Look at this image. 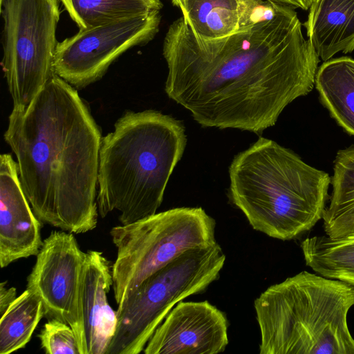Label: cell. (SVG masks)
<instances>
[{"label":"cell","mask_w":354,"mask_h":354,"mask_svg":"<svg viewBox=\"0 0 354 354\" xmlns=\"http://www.w3.org/2000/svg\"><path fill=\"white\" fill-rule=\"evenodd\" d=\"M167 96L203 127L261 133L315 86L319 58L294 8L228 37L198 39L183 17L166 32Z\"/></svg>","instance_id":"obj_1"},{"label":"cell","mask_w":354,"mask_h":354,"mask_svg":"<svg viewBox=\"0 0 354 354\" xmlns=\"http://www.w3.org/2000/svg\"><path fill=\"white\" fill-rule=\"evenodd\" d=\"M3 137L41 222L75 234L95 228L102 137L75 87L55 73L26 109H12Z\"/></svg>","instance_id":"obj_2"},{"label":"cell","mask_w":354,"mask_h":354,"mask_svg":"<svg viewBox=\"0 0 354 354\" xmlns=\"http://www.w3.org/2000/svg\"><path fill=\"white\" fill-rule=\"evenodd\" d=\"M186 143L180 120L155 110L126 112L101 141L100 216L116 209L120 222L127 225L155 214Z\"/></svg>","instance_id":"obj_3"},{"label":"cell","mask_w":354,"mask_h":354,"mask_svg":"<svg viewBox=\"0 0 354 354\" xmlns=\"http://www.w3.org/2000/svg\"><path fill=\"white\" fill-rule=\"evenodd\" d=\"M229 197L256 230L290 240L322 218L331 178L290 149L263 137L229 167Z\"/></svg>","instance_id":"obj_4"},{"label":"cell","mask_w":354,"mask_h":354,"mask_svg":"<svg viewBox=\"0 0 354 354\" xmlns=\"http://www.w3.org/2000/svg\"><path fill=\"white\" fill-rule=\"evenodd\" d=\"M354 287L302 271L254 301L261 354H354L348 313Z\"/></svg>","instance_id":"obj_5"},{"label":"cell","mask_w":354,"mask_h":354,"mask_svg":"<svg viewBox=\"0 0 354 354\" xmlns=\"http://www.w3.org/2000/svg\"><path fill=\"white\" fill-rule=\"evenodd\" d=\"M216 223L201 207H177L110 231L117 248L111 270L118 306L142 281L184 252L214 243Z\"/></svg>","instance_id":"obj_6"},{"label":"cell","mask_w":354,"mask_h":354,"mask_svg":"<svg viewBox=\"0 0 354 354\" xmlns=\"http://www.w3.org/2000/svg\"><path fill=\"white\" fill-rule=\"evenodd\" d=\"M225 255L215 242L188 250L150 275L118 306L106 354H138L172 308L219 277Z\"/></svg>","instance_id":"obj_7"},{"label":"cell","mask_w":354,"mask_h":354,"mask_svg":"<svg viewBox=\"0 0 354 354\" xmlns=\"http://www.w3.org/2000/svg\"><path fill=\"white\" fill-rule=\"evenodd\" d=\"M59 0H3V71L13 109H26L55 74Z\"/></svg>","instance_id":"obj_8"},{"label":"cell","mask_w":354,"mask_h":354,"mask_svg":"<svg viewBox=\"0 0 354 354\" xmlns=\"http://www.w3.org/2000/svg\"><path fill=\"white\" fill-rule=\"evenodd\" d=\"M161 17V12H157L79 30L58 42L55 73L75 88L86 87L101 79L124 52L151 41L159 31Z\"/></svg>","instance_id":"obj_9"},{"label":"cell","mask_w":354,"mask_h":354,"mask_svg":"<svg viewBox=\"0 0 354 354\" xmlns=\"http://www.w3.org/2000/svg\"><path fill=\"white\" fill-rule=\"evenodd\" d=\"M27 279V288L41 299L45 317L68 324L84 354V333L80 315V290L86 252L73 233L53 231L44 239Z\"/></svg>","instance_id":"obj_10"},{"label":"cell","mask_w":354,"mask_h":354,"mask_svg":"<svg viewBox=\"0 0 354 354\" xmlns=\"http://www.w3.org/2000/svg\"><path fill=\"white\" fill-rule=\"evenodd\" d=\"M225 314L207 301H180L156 329L145 354H213L228 344Z\"/></svg>","instance_id":"obj_11"},{"label":"cell","mask_w":354,"mask_h":354,"mask_svg":"<svg viewBox=\"0 0 354 354\" xmlns=\"http://www.w3.org/2000/svg\"><path fill=\"white\" fill-rule=\"evenodd\" d=\"M41 221L21 186L17 162L0 157V266L37 255L43 244Z\"/></svg>","instance_id":"obj_12"},{"label":"cell","mask_w":354,"mask_h":354,"mask_svg":"<svg viewBox=\"0 0 354 354\" xmlns=\"http://www.w3.org/2000/svg\"><path fill=\"white\" fill-rule=\"evenodd\" d=\"M113 283L109 261L102 252L88 250L80 290L84 354H106L115 335L117 311L112 309L107 299Z\"/></svg>","instance_id":"obj_13"},{"label":"cell","mask_w":354,"mask_h":354,"mask_svg":"<svg viewBox=\"0 0 354 354\" xmlns=\"http://www.w3.org/2000/svg\"><path fill=\"white\" fill-rule=\"evenodd\" d=\"M304 23L319 59L354 50V0H314Z\"/></svg>","instance_id":"obj_14"},{"label":"cell","mask_w":354,"mask_h":354,"mask_svg":"<svg viewBox=\"0 0 354 354\" xmlns=\"http://www.w3.org/2000/svg\"><path fill=\"white\" fill-rule=\"evenodd\" d=\"M315 86L330 116L354 136V59H330L317 68Z\"/></svg>","instance_id":"obj_15"},{"label":"cell","mask_w":354,"mask_h":354,"mask_svg":"<svg viewBox=\"0 0 354 354\" xmlns=\"http://www.w3.org/2000/svg\"><path fill=\"white\" fill-rule=\"evenodd\" d=\"M330 184L322 216L325 234L332 239L354 234V145L337 152Z\"/></svg>","instance_id":"obj_16"},{"label":"cell","mask_w":354,"mask_h":354,"mask_svg":"<svg viewBox=\"0 0 354 354\" xmlns=\"http://www.w3.org/2000/svg\"><path fill=\"white\" fill-rule=\"evenodd\" d=\"M194 36L201 41L220 39L239 29L241 0H171Z\"/></svg>","instance_id":"obj_17"},{"label":"cell","mask_w":354,"mask_h":354,"mask_svg":"<svg viewBox=\"0 0 354 354\" xmlns=\"http://www.w3.org/2000/svg\"><path fill=\"white\" fill-rule=\"evenodd\" d=\"M301 248L306 266L315 272L354 287V234L338 239L308 237Z\"/></svg>","instance_id":"obj_18"},{"label":"cell","mask_w":354,"mask_h":354,"mask_svg":"<svg viewBox=\"0 0 354 354\" xmlns=\"http://www.w3.org/2000/svg\"><path fill=\"white\" fill-rule=\"evenodd\" d=\"M79 30L161 12L160 0H59Z\"/></svg>","instance_id":"obj_19"},{"label":"cell","mask_w":354,"mask_h":354,"mask_svg":"<svg viewBox=\"0 0 354 354\" xmlns=\"http://www.w3.org/2000/svg\"><path fill=\"white\" fill-rule=\"evenodd\" d=\"M44 317L41 299L27 288L1 316L0 354H9L24 348Z\"/></svg>","instance_id":"obj_20"},{"label":"cell","mask_w":354,"mask_h":354,"mask_svg":"<svg viewBox=\"0 0 354 354\" xmlns=\"http://www.w3.org/2000/svg\"><path fill=\"white\" fill-rule=\"evenodd\" d=\"M38 336L47 354H80L74 330L64 322L48 319Z\"/></svg>","instance_id":"obj_21"},{"label":"cell","mask_w":354,"mask_h":354,"mask_svg":"<svg viewBox=\"0 0 354 354\" xmlns=\"http://www.w3.org/2000/svg\"><path fill=\"white\" fill-rule=\"evenodd\" d=\"M280 3L269 0H241L239 30L272 19L276 15Z\"/></svg>","instance_id":"obj_22"},{"label":"cell","mask_w":354,"mask_h":354,"mask_svg":"<svg viewBox=\"0 0 354 354\" xmlns=\"http://www.w3.org/2000/svg\"><path fill=\"white\" fill-rule=\"evenodd\" d=\"M7 281L0 284V315L1 316L17 298V290L14 287L8 288Z\"/></svg>","instance_id":"obj_23"},{"label":"cell","mask_w":354,"mask_h":354,"mask_svg":"<svg viewBox=\"0 0 354 354\" xmlns=\"http://www.w3.org/2000/svg\"><path fill=\"white\" fill-rule=\"evenodd\" d=\"M277 3L285 5L292 8L308 10L314 0H269Z\"/></svg>","instance_id":"obj_24"},{"label":"cell","mask_w":354,"mask_h":354,"mask_svg":"<svg viewBox=\"0 0 354 354\" xmlns=\"http://www.w3.org/2000/svg\"><path fill=\"white\" fill-rule=\"evenodd\" d=\"M3 1V0H0V3H1Z\"/></svg>","instance_id":"obj_25"},{"label":"cell","mask_w":354,"mask_h":354,"mask_svg":"<svg viewBox=\"0 0 354 354\" xmlns=\"http://www.w3.org/2000/svg\"><path fill=\"white\" fill-rule=\"evenodd\" d=\"M170 1H171V0H170Z\"/></svg>","instance_id":"obj_26"}]
</instances>
